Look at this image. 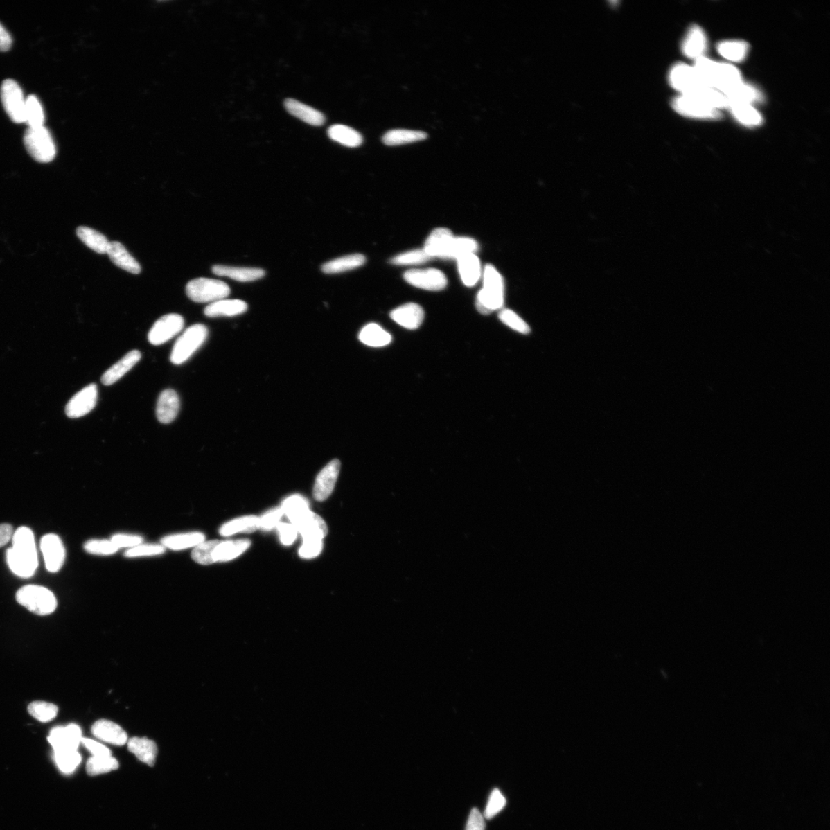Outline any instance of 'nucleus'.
<instances>
[{
    "instance_id": "f257e3e1",
    "label": "nucleus",
    "mask_w": 830,
    "mask_h": 830,
    "mask_svg": "<svg viewBox=\"0 0 830 830\" xmlns=\"http://www.w3.org/2000/svg\"><path fill=\"white\" fill-rule=\"evenodd\" d=\"M12 545L6 552L7 564L12 572L20 578H30L38 567V555L33 532L21 527L14 532Z\"/></svg>"
},
{
    "instance_id": "f03ea898",
    "label": "nucleus",
    "mask_w": 830,
    "mask_h": 830,
    "mask_svg": "<svg viewBox=\"0 0 830 830\" xmlns=\"http://www.w3.org/2000/svg\"><path fill=\"white\" fill-rule=\"evenodd\" d=\"M483 287L477 293L476 308L482 315L501 309L504 302V281L494 265H487L482 273Z\"/></svg>"
},
{
    "instance_id": "7ed1b4c3",
    "label": "nucleus",
    "mask_w": 830,
    "mask_h": 830,
    "mask_svg": "<svg viewBox=\"0 0 830 830\" xmlns=\"http://www.w3.org/2000/svg\"><path fill=\"white\" fill-rule=\"evenodd\" d=\"M16 599L20 605L40 616L51 615L58 607V601L51 590L39 585L21 588Z\"/></svg>"
},
{
    "instance_id": "20e7f679",
    "label": "nucleus",
    "mask_w": 830,
    "mask_h": 830,
    "mask_svg": "<svg viewBox=\"0 0 830 830\" xmlns=\"http://www.w3.org/2000/svg\"><path fill=\"white\" fill-rule=\"evenodd\" d=\"M208 335V328L202 324L188 328L174 344L170 356L172 363L179 365L187 362L203 346Z\"/></svg>"
},
{
    "instance_id": "39448f33",
    "label": "nucleus",
    "mask_w": 830,
    "mask_h": 830,
    "mask_svg": "<svg viewBox=\"0 0 830 830\" xmlns=\"http://www.w3.org/2000/svg\"><path fill=\"white\" fill-rule=\"evenodd\" d=\"M186 291L190 299L199 303H213L227 299L230 294V288L224 281L207 278L190 281Z\"/></svg>"
},
{
    "instance_id": "423d86ee",
    "label": "nucleus",
    "mask_w": 830,
    "mask_h": 830,
    "mask_svg": "<svg viewBox=\"0 0 830 830\" xmlns=\"http://www.w3.org/2000/svg\"><path fill=\"white\" fill-rule=\"evenodd\" d=\"M24 144L30 156L41 164H48L55 157L56 148L51 133L45 127L28 128Z\"/></svg>"
},
{
    "instance_id": "0eeeda50",
    "label": "nucleus",
    "mask_w": 830,
    "mask_h": 830,
    "mask_svg": "<svg viewBox=\"0 0 830 830\" xmlns=\"http://www.w3.org/2000/svg\"><path fill=\"white\" fill-rule=\"evenodd\" d=\"M1 100L3 107L11 121L15 123H25L26 98L22 89L13 80H6L1 87Z\"/></svg>"
},
{
    "instance_id": "6e6552de",
    "label": "nucleus",
    "mask_w": 830,
    "mask_h": 830,
    "mask_svg": "<svg viewBox=\"0 0 830 830\" xmlns=\"http://www.w3.org/2000/svg\"><path fill=\"white\" fill-rule=\"evenodd\" d=\"M673 109L681 116L705 121H716L722 117L721 112L691 96L680 95L672 101Z\"/></svg>"
},
{
    "instance_id": "1a4fd4ad",
    "label": "nucleus",
    "mask_w": 830,
    "mask_h": 830,
    "mask_svg": "<svg viewBox=\"0 0 830 830\" xmlns=\"http://www.w3.org/2000/svg\"><path fill=\"white\" fill-rule=\"evenodd\" d=\"M184 324V319L180 315H164L154 324L148 339L153 346H160L181 333Z\"/></svg>"
},
{
    "instance_id": "9d476101",
    "label": "nucleus",
    "mask_w": 830,
    "mask_h": 830,
    "mask_svg": "<svg viewBox=\"0 0 830 830\" xmlns=\"http://www.w3.org/2000/svg\"><path fill=\"white\" fill-rule=\"evenodd\" d=\"M404 279L407 283L428 291H441L448 285L445 274L435 269L412 270L404 274Z\"/></svg>"
},
{
    "instance_id": "9b49d317",
    "label": "nucleus",
    "mask_w": 830,
    "mask_h": 830,
    "mask_svg": "<svg viewBox=\"0 0 830 830\" xmlns=\"http://www.w3.org/2000/svg\"><path fill=\"white\" fill-rule=\"evenodd\" d=\"M40 548L47 571L58 572L66 559L65 547L60 538L54 533L46 534L41 539Z\"/></svg>"
},
{
    "instance_id": "f8f14e48",
    "label": "nucleus",
    "mask_w": 830,
    "mask_h": 830,
    "mask_svg": "<svg viewBox=\"0 0 830 830\" xmlns=\"http://www.w3.org/2000/svg\"><path fill=\"white\" fill-rule=\"evenodd\" d=\"M669 81L671 87L678 91L681 95H690L703 86L694 67L685 64V63H678L672 67L669 74Z\"/></svg>"
},
{
    "instance_id": "ddd939ff",
    "label": "nucleus",
    "mask_w": 830,
    "mask_h": 830,
    "mask_svg": "<svg viewBox=\"0 0 830 830\" xmlns=\"http://www.w3.org/2000/svg\"><path fill=\"white\" fill-rule=\"evenodd\" d=\"M97 400V386L95 384H91L70 399L66 407V414L70 418L85 416L94 409Z\"/></svg>"
},
{
    "instance_id": "4468645a",
    "label": "nucleus",
    "mask_w": 830,
    "mask_h": 830,
    "mask_svg": "<svg viewBox=\"0 0 830 830\" xmlns=\"http://www.w3.org/2000/svg\"><path fill=\"white\" fill-rule=\"evenodd\" d=\"M455 236L446 228L435 229L427 238L424 250L432 258L451 259V252Z\"/></svg>"
},
{
    "instance_id": "2eb2a0df",
    "label": "nucleus",
    "mask_w": 830,
    "mask_h": 830,
    "mask_svg": "<svg viewBox=\"0 0 830 830\" xmlns=\"http://www.w3.org/2000/svg\"><path fill=\"white\" fill-rule=\"evenodd\" d=\"M82 730L76 724L55 727L48 737L54 751L77 750L82 742Z\"/></svg>"
},
{
    "instance_id": "dca6fc26",
    "label": "nucleus",
    "mask_w": 830,
    "mask_h": 830,
    "mask_svg": "<svg viewBox=\"0 0 830 830\" xmlns=\"http://www.w3.org/2000/svg\"><path fill=\"white\" fill-rule=\"evenodd\" d=\"M341 469V462L335 459L330 461L316 477L313 495L316 501H326L332 495Z\"/></svg>"
},
{
    "instance_id": "f3484780",
    "label": "nucleus",
    "mask_w": 830,
    "mask_h": 830,
    "mask_svg": "<svg viewBox=\"0 0 830 830\" xmlns=\"http://www.w3.org/2000/svg\"><path fill=\"white\" fill-rule=\"evenodd\" d=\"M390 316L399 326L409 330H415L423 322L425 312L421 306L410 302L394 309Z\"/></svg>"
},
{
    "instance_id": "a211bd4d",
    "label": "nucleus",
    "mask_w": 830,
    "mask_h": 830,
    "mask_svg": "<svg viewBox=\"0 0 830 830\" xmlns=\"http://www.w3.org/2000/svg\"><path fill=\"white\" fill-rule=\"evenodd\" d=\"M294 526L301 534L303 540H322L328 534V527L325 520L312 511L308 512Z\"/></svg>"
},
{
    "instance_id": "6ab92c4d",
    "label": "nucleus",
    "mask_w": 830,
    "mask_h": 830,
    "mask_svg": "<svg viewBox=\"0 0 830 830\" xmlns=\"http://www.w3.org/2000/svg\"><path fill=\"white\" fill-rule=\"evenodd\" d=\"M707 48V39L705 31L698 26H692L683 41L682 51L687 58L696 60L705 56Z\"/></svg>"
},
{
    "instance_id": "aec40b11",
    "label": "nucleus",
    "mask_w": 830,
    "mask_h": 830,
    "mask_svg": "<svg viewBox=\"0 0 830 830\" xmlns=\"http://www.w3.org/2000/svg\"><path fill=\"white\" fill-rule=\"evenodd\" d=\"M92 733L98 740L103 742L123 745L128 742V735L118 724L107 721H96L92 727Z\"/></svg>"
},
{
    "instance_id": "412c9836",
    "label": "nucleus",
    "mask_w": 830,
    "mask_h": 830,
    "mask_svg": "<svg viewBox=\"0 0 830 830\" xmlns=\"http://www.w3.org/2000/svg\"><path fill=\"white\" fill-rule=\"evenodd\" d=\"M180 409L178 394L173 389H166L160 394L157 405V416L163 424H170L177 418Z\"/></svg>"
},
{
    "instance_id": "4be33fe9",
    "label": "nucleus",
    "mask_w": 830,
    "mask_h": 830,
    "mask_svg": "<svg viewBox=\"0 0 830 830\" xmlns=\"http://www.w3.org/2000/svg\"><path fill=\"white\" fill-rule=\"evenodd\" d=\"M743 82L740 71L729 63L717 62L714 88L724 95Z\"/></svg>"
},
{
    "instance_id": "5701e85b",
    "label": "nucleus",
    "mask_w": 830,
    "mask_h": 830,
    "mask_svg": "<svg viewBox=\"0 0 830 830\" xmlns=\"http://www.w3.org/2000/svg\"><path fill=\"white\" fill-rule=\"evenodd\" d=\"M141 357H142V354L140 353L139 351H131L121 361L112 365L110 369L104 373L101 378L102 383L107 386L114 385L119 379L122 378L126 373L134 367L140 361Z\"/></svg>"
},
{
    "instance_id": "b1692460",
    "label": "nucleus",
    "mask_w": 830,
    "mask_h": 830,
    "mask_svg": "<svg viewBox=\"0 0 830 830\" xmlns=\"http://www.w3.org/2000/svg\"><path fill=\"white\" fill-rule=\"evenodd\" d=\"M248 306L238 299H222L209 304L204 313L209 318L234 317L247 311Z\"/></svg>"
},
{
    "instance_id": "393cba45",
    "label": "nucleus",
    "mask_w": 830,
    "mask_h": 830,
    "mask_svg": "<svg viewBox=\"0 0 830 830\" xmlns=\"http://www.w3.org/2000/svg\"><path fill=\"white\" fill-rule=\"evenodd\" d=\"M284 105L288 114L309 125L320 126L326 122V116L321 112L293 98H287Z\"/></svg>"
},
{
    "instance_id": "a878e982",
    "label": "nucleus",
    "mask_w": 830,
    "mask_h": 830,
    "mask_svg": "<svg viewBox=\"0 0 830 830\" xmlns=\"http://www.w3.org/2000/svg\"><path fill=\"white\" fill-rule=\"evenodd\" d=\"M107 254L111 261L119 268L136 275L141 272V266L136 259L130 254L121 242H109Z\"/></svg>"
},
{
    "instance_id": "bb28decb",
    "label": "nucleus",
    "mask_w": 830,
    "mask_h": 830,
    "mask_svg": "<svg viewBox=\"0 0 830 830\" xmlns=\"http://www.w3.org/2000/svg\"><path fill=\"white\" fill-rule=\"evenodd\" d=\"M457 262L463 283L468 287L475 286L482 276L479 258L476 254H468L459 258Z\"/></svg>"
},
{
    "instance_id": "cd10ccee",
    "label": "nucleus",
    "mask_w": 830,
    "mask_h": 830,
    "mask_svg": "<svg viewBox=\"0 0 830 830\" xmlns=\"http://www.w3.org/2000/svg\"><path fill=\"white\" fill-rule=\"evenodd\" d=\"M128 748L141 762L153 766L158 754L157 745L148 738L132 737L128 741Z\"/></svg>"
},
{
    "instance_id": "c85d7f7f",
    "label": "nucleus",
    "mask_w": 830,
    "mask_h": 830,
    "mask_svg": "<svg viewBox=\"0 0 830 830\" xmlns=\"http://www.w3.org/2000/svg\"><path fill=\"white\" fill-rule=\"evenodd\" d=\"M213 272L216 276L228 277L241 283L256 281L265 276L263 270L245 267L215 265L213 267Z\"/></svg>"
},
{
    "instance_id": "c756f323",
    "label": "nucleus",
    "mask_w": 830,
    "mask_h": 830,
    "mask_svg": "<svg viewBox=\"0 0 830 830\" xmlns=\"http://www.w3.org/2000/svg\"><path fill=\"white\" fill-rule=\"evenodd\" d=\"M205 540V534L194 531L166 536L161 540V545L173 551H182L194 548Z\"/></svg>"
},
{
    "instance_id": "7c9ffc66",
    "label": "nucleus",
    "mask_w": 830,
    "mask_h": 830,
    "mask_svg": "<svg viewBox=\"0 0 830 830\" xmlns=\"http://www.w3.org/2000/svg\"><path fill=\"white\" fill-rule=\"evenodd\" d=\"M251 540L241 539L236 540H220L215 547V562H227L233 560L249 549Z\"/></svg>"
},
{
    "instance_id": "2f4dec72",
    "label": "nucleus",
    "mask_w": 830,
    "mask_h": 830,
    "mask_svg": "<svg viewBox=\"0 0 830 830\" xmlns=\"http://www.w3.org/2000/svg\"><path fill=\"white\" fill-rule=\"evenodd\" d=\"M728 109L739 123L748 127H756L763 123L761 114L752 105L729 103Z\"/></svg>"
},
{
    "instance_id": "473e14b6",
    "label": "nucleus",
    "mask_w": 830,
    "mask_h": 830,
    "mask_svg": "<svg viewBox=\"0 0 830 830\" xmlns=\"http://www.w3.org/2000/svg\"><path fill=\"white\" fill-rule=\"evenodd\" d=\"M391 339V335L375 323L364 326L360 334V340L370 347L381 348L388 346Z\"/></svg>"
},
{
    "instance_id": "72a5a7b5",
    "label": "nucleus",
    "mask_w": 830,
    "mask_h": 830,
    "mask_svg": "<svg viewBox=\"0 0 830 830\" xmlns=\"http://www.w3.org/2000/svg\"><path fill=\"white\" fill-rule=\"evenodd\" d=\"M427 138V133L422 131L392 130L385 133L382 142L386 145L396 146L420 142Z\"/></svg>"
},
{
    "instance_id": "f704fd0d",
    "label": "nucleus",
    "mask_w": 830,
    "mask_h": 830,
    "mask_svg": "<svg viewBox=\"0 0 830 830\" xmlns=\"http://www.w3.org/2000/svg\"><path fill=\"white\" fill-rule=\"evenodd\" d=\"M259 529V518L250 515L231 520L221 527L220 533L224 537L233 536L238 533H251Z\"/></svg>"
},
{
    "instance_id": "c9c22d12",
    "label": "nucleus",
    "mask_w": 830,
    "mask_h": 830,
    "mask_svg": "<svg viewBox=\"0 0 830 830\" xmlns=\"http://www.w3.org/2000/svg\"><path fill=\"white\" fill-rule=\"evenodd\" d=\"M365 260L367 259L362 254L348 255L324 264L321 270L326 274L342 273L360 268L365 263Z\"/></svg>"
},
{
    "instance_id": "e433bc0d",
    "label": "nucleus",
    "mask_w": 830,
    "mask_h": 830,
    "mask_svg": "<svg viewBox=\"0 0 830 830\" xmlns=\"http://www.w3.org/2000/svg\"><path fill=\"white\" fill-rule=\"evenodd\" d=\"M328 135L335 142L350 148L360 146L363 143V137L360 133L346 125L330 126L328 130Z\"/></svg>"
},
{
    "instance_id": "4c0bfd02",
    "label": "nucleus",
    "mask_w": 830,
    "mask_h": 830,
    "mask_svg": "<svg viewBox=\"0 0 830 830\" xmlns=\"http://www.w3.org/2000/svg\"><path fill=\"white\" fill-rule=\"evenodd\" d=\"M76 234L88 248L98 254H105L107 252L110 242L100 232L89 227H80L77 229Z\"/></svg>"
},
{
    "instance_id": "58836bf2",
    "label": "nucleus",
    "mask_w": 830,
    "mask_h": 830,
    "mask_svg": "<svg viewBox=\"0 0 830 830\" xmlns=\"http://www.w3.org/2000/svg\"><path fill=\"white\" fill-rule=\"evenodd\" d=\"M281 508L293 525L297 524L302 518L311 511L309 509L308 502L304 497L299 495L285 499Z\"/></svg>"
},
{
    "instance_id": "ea45409f",
    "label": "nucleus",
    "mask_w": 830,
    "mask_h": 830,
    "mask_svg": "<svg viewBox=\"0 0 830 830\" xmlns=\"http://www.w3.org/2000/svg\"><path fill=\"white\" fill-rule=\"evenodd\" d=\"M708 105V107L718 109L728 108L729 100L725 95L713 87L701 86L690 95Z\"/></svg>"
},
{
    "instance_id": "a19ab883",
    "label": "nucleus",
    "mask_w": 830,
    "mask_h": 830,
    "mask_svg": "<svg viewBox=\"0 0 830 830\" xmlns=\"http://www.w3.org/2000/svg\"><path fill=\"white\" fill-rule=\"evenodd\" d=\"M750 46L742 40H727L717 45V51L723 58L731 61L740 62L747 58Z\"/></svg>"
},
{
    "instance_id": "79ce46f5",
    "label": "nucleus",
    "mask_w": 830,
    "mask_h": 830,
    "mask_svg": "<svg viewBox=\"0 0 830 830\" xmlns=\"http://www.w3.org/2000/svg\"><path fill=\"white\" fill-rule=\"evenodd\" d=\"M726 97L729 103H738L752 105L763 100L761 92L754 87L742 82L729 92Z\"/></svg>"
},
{
    "instance_id": "37998d69",
    "label": "nucleus",
    "mask_w": 830,
    "mask_h": 830,
    "mask_svg": "<svg viewBox=\"0 0 830 830\" xmlns=\"http://www.w3.org/2000/svg\"><path fill=\"white\" fill-rule=\"evenodd\" d=\"M25 119V123L29 125V128H37L44 125V110L36 96L30 95L26 98Z\"/></svg>"
},
{
    "instance_id": "c03bdc74",
    "label": "nucleus",
    "mask_w": 830,
    "mask_h": 830,
    "mask_svg": "<svg viewBox=\"0 0 830 830\" xmlns=\"http://www.w3.org/2000/svg\"><path fill=\"white\" fill-rule=\"evenodd\" d=\"M717 62L703 56L693 67L703 86L714 88Z\"/></svg>"
},
{
    "instance_id": "a18cd8bd",
    "label": "nucleus",
    "mask_w": 830,
    "mask_h": 830,
    "mask_svg": "<svg viewBox=\"0 0 830 830\" xmlns=\"http://www.w3.org/2000/svg\"><path fill=\"white\" fill-rule=\"evenodd\" d=\"M54 759L58 768L66 775L73 773L80 766L82 757L77 750L54 751Z\"/></svg>"
},
{
    "instance_id": "49530a36",
    "label": "nucleus",
    "mask_w": 830,
    "mask_h": 830,
    "mask_svg": "<svg viewBox=\"0 0 830 830\" xmlns=\"http://www.w3.org/2000/svg\"><path fill=\"white\" fill-rule=\"evenodd\" d=\"M118 768V762L114 757H92L87 763V771L90 776L103 775Z\"/></svg>"
},
{
    "instance_id": "de8ad7c7",
    "label": "nucleus",
    "mask_w": 830,
    "mask_h": 830,
    "mask_svg": "<svg viewBox=\"0 0 830 830\" xmlns=\"http://www.w3.org/2000/svg\"><path fill=\"white\" fill-rule=\"evenodd\" d=\"M220 540H213L209 541H203L198 546L193 548L192 552V558L196 563L201 565H210L215 564V547L219 544Z\"/></svg>"
},
{
    "instance_id": "09e8293b",
    "label": "nucleus",
    "mask_w": 830,
    "mask_h": 830,
    "mask_svg": "<svg viewBox=\"0 0 830 830\" xmlns=\"http://www.w3.org/2000/svg\"><path fill=\"white\" fill-rule=\"evenodd\" d=\"M59 709L53 703L44 701H35L30 703L28 707V712L34 717L35 719L42 722L48 723L53 721L58 716Z\"/></svg>"
},
{
    "instance_id": "8fccbe9b",
    "label": "nucleus",
    "mask_w": 830,
    "mask_h": 830,
    "mask_svg": "<svg viewBox=\"0 0 830 830\" xmlns=\"http://www.w3.org/2000/svg\"><path fill=\"white\" fill-rule=\"evenodd\" d=\"M478 249H479V245L474 238L455 237L451 252V259L457 260L463 256L476 254Z\"/></svg>"
},
{
    "instance_id": "3c124183",
    "label": "nucleus",
    "mask_w": 830,
    "mask_h": 830,
    "mask_svg": "<svg viewBox=\"0 0 830 830\" xmlns=\"http://www.w3.org/2000/svg\"><path fill=\"white\" fill-rule=\"evenodd\" d=\"M429 257L424 249H414L399 254L391 259V263L396 265H414L426 263Z\"/></svg>"
},
{
    "instance_id": "603ef678",
    "label": "nucleus",
    "mask_w": 830,
    "mask_h": 830,
    "mask_svg": "<svg viewBox=\"0 0 830 830\" xmlns=\"http://www.w3.org/2000/svg\"><path fill=\"white\" fill-rule=\"evenodd\" d=\"M499 319L513 330L524 335L529 334L531 329L529 325L515 312L511 309L504 308L499 313Z\"/></svg>"
},
{
    "instance_id": "864d4df0",
    "label": "nucleus",
    "mask_w": 830,
    "mask_h": 830,
    "mask_svg": "<svg viewBox=\"0 0 830 830\" xmlns=\"http://www.w3.org/2000/svg\"><path fill=\"white\" fill-rule=\"evenodd\" d=\"M84 549L91 554L112 555L118 551V548L111 540H90L84 545Z\"/></svg>"
},
{
    "instance_id": "5fc2aeb1",
    "label": "nucleus",
    "mask_w": 830,
    "mask_h": 830,
    "mask_svg": "<svg viewBox=\"0 0 830 830\" xmlns=\"http://www.w3.org/2000/svg\"><path fill=\"white\" fill-rule=\"evenodd\" d=\"M165 551L166 547L161 545L141 544L136 547L130 548L129 550L125 552V556L126 558L150 557V556L163 554Z\"/></svg>"
},
{
    "instance_id": "6e6d98bb",
    "label": "nucleus",
    "mask_w": 830,
    "mask_h": 830,
    "mask_svg": "<svg viewBox=\"0 0 830 830\" xmlns=\"http://www.w3.org/2000/svg\"><path fill=\"white\" fill-rule=\"evenodd\" d=\"M505 805L506 799L502 793L498 789H495L491 793L484 817L488 820L495 818L498 813L503 810Z\"/></svg>"
},
{
    "instance_id": "4d7b16f0",
    "label": "nucleus",
    "mask_w": 830,
    "mask_h": 830,
    "mask_svg": "<svg viewBox=\"0 0 830 830\" xmlns=\"http://www.w3.org/2000/svg\"><path fill=\"white\" fill-rule=\"evenodd\" d=\"M284 515L281 508H276L267 511L259 518V529L270 531L280 524V520Z\"/></svg>"
},
{
    "instance_id": "13d9d810",
    "label": "nucleus",
    "mask_w": 830,
    "mask_h": 830,
    "mask_svg": "<svg viewBox=\"0 0 830 830\" xmlns=\"http://www.w3.org/2000/svg\"><path fill=\"white\" fill-rule=\"evenodd\" d=\"M118 549L123 547L132 548L143 544V538L132 534L117 533L110 539Z\"/></svg>"
},
{
    "instance_id": "bf43d9fd",
    "label": "nucleus",
    "mask_w": 830,
    "mask_h": 830,
    "mask_svg": "<svg viewBox=\"0 0 830 830\" xmlns=\"http://www.w3.org/2000/svg\"><path fill=\"white\" fill-rule=\"evenodd\" d=\"M322 547V540H304L303 545L300 547L299 553L301 558L311 559L317 557L320 554Z\"/></svg>"
},
{
    "instance_id": "052dcab7",
    "label": "nucleus",
    "mask_w": 830,
    "mask_h": 830,
    "mask_svg": "<svg viewBox=\"0 0 830 830\" xmlns=\"http://www.w3.org/2000/svg\"><path fill=\"white\" fill-rule=\"evenodd\" d=\"M277 527L281 542L286 546L292 545L298 533L295 527L292 524L280 523Z\"/></svg>"
},
{
    "instance_id": "680f3d73",
    "label": "nucleus",
    "mask_w": 830,
    "mask_h": 830,
    "mask_svg": "<svg viewBox=\"0 0 830 830\" xmlns=\"http://www.w3.org/2000/svg\"><path fill=\"white\" fill-rule=\"evenodd\" d=\"M81 743L93 754V757L112 756V752L108 748L100 743L92 740V739L82 737Z\"/></svg>"
},
{
    "instance_id": "e2e57ef3",
    "label": "nucleus",
    "mask_w": 830,
    "mask_h": 830,
    "mask_svg": "<svg viewBox=\"0 0 830 830\" xmlns=\"http://www.w3.org/2000/svg\"><path fill=\"white\" fill-rule=\"evenodd\" d=\"M466 830H485L484 818L477 808L470 811Z\"/></svg>"
},
{
    "instance_id": "0e129e2a",
    "label": "nucleus",
    "mask_w": 830,
    "mask_h": 830,
    "mask_svg": "<svg viewBox=\"0 0 830 830\" xmlns=\"http://www.w3.org/2000/svg\"><path fill=\"white\" fill-rule=\"evenodd\" d=\"M12 40L10 34L0 24V52L8 51L12 46Z\"/></svg>"
},
{
    "instance_id": "69168bd1",
    "label": "nucleus",
    "mask_w": 830,
    "mask_h": 830,
    "mask_svg": "<svg viewBox=\"0 0 830 830\" xmlns=\"http://www.w3.org/2000/svg\"><path fill=\"white\" fill-rule=\"evenodd\" d=\"M13 529L9 524H0V547L5 546L12 538Z\"/></svg>"
}]
</instances>
